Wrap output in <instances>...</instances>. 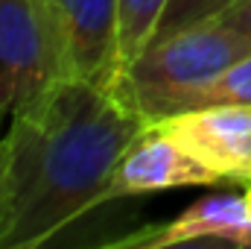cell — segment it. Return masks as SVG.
Here are the masks:
<instances>
[{
    "label": "cell",
    "instance_id": "8fae6325",
    "mask_svg": "<svg viewBox=\"0 0 251 249\" xmlns=\"http://www.w3.org/2000/svg\"><path fill=\"white\" fill-rule=\"evenodd\" d=\"M216 21H222L225 27L243 32L246 38H251V0H234L225 12L216 15Z\"/></svg>",
    "mask_w": 251,
    "mask_h": 249
},
{
    "label": "cell",
    "instance_id": "8992f818",
    "mask_svg": "<svg viewBox=\"0 0 251 249\" xmlns=\"http://www.w3.org/2000/svg\"><path fill=\"white\" fill-rule=\"evenodd\" d=\"M216 182L222 179L213 170H207L170 129H164L161 124H149L123 153L108 187V199Z\"/></svg>",
    "mask_w": 251,
    "mask_h": 249
},
{
    "label": "cell",
    "instance_id": "52a82bcc",
    "mask_svg": "<svg viewBox=\"0 0 251 249\" xmlns=\"http://www.w3.org/2000/svg\"><path fill=\"white\" fill-rule=\"evenodd\" d=\"M199 241H219L251 247V205L249 196H204L187 211H181L173 223L158 226L155 232H140L134 238H123L120 244L140 247H176V244H199Z\"/></svg>",
    "mask_w": 251,
    "mask_h": 249
},
{
    "label": "cell",
    "instance_id": "7c38bea8",
    "mask_svg": "<svg viewBox=\"0 0 251 249\" xmlns=\"http://www.w3.org/2000/svg\"><path fill=\"white\" fill-rule=\"evenodd\" d=\"M246 196H249V205H251V185H249V193H246Z\"/></svg>",
    "mask_w": 251,
    "mask_h": 249
},
{
    "label": "cell",
    "instance_id": "3957f363",
    "mask_svg": "<svg viewBox=\"0 0 251 249\" xmlns=\"http://www.w3.org/2000/svg\"><path fill=\"white\" fill-rule=\"evenodd\" d=\"M59 79L111 88L120 79L117 0H38Z\"/></svg>",
    "mask_w": 251,
    "mask_h": 249
},
{
    "label": "cell",
    "instance_id": "5b68a950",
    "mask_svg": "<svg viewBox=\"0 0 251 249\" xmlns=\"http://www.w3.org/2000/svg\"><path fill=\"white\" fill-rule=\"evenodd\" d=\"M222 182L251 185V106L228 103L158 121Z\"/></svg>",
    "mask_w": 251,
    "mask_h": 249
},
{
    "label": "cell",
    "instance_id": "7a4b0ae2",
    "mask_svg": "<svg viewBox=\"0 0 251 249\" xmlns=\"http://www.w3.org/2000/svg\"><path fill=\"white\" fill-rule=\"evenodd\" d=\"M249 53L251 38L210 18L161 41H149L114 85L149 124H158L178 115L196 88Z\"/></svg>",
    "mask_w": 251,
    "mask_h": 249
},
{
    "label": "cell",
    "instance_id": "ba28073f",
    "mask_svg": "<svg viewBox=\"0 0 251 249\" xmlns=\"http://www.w3.org/2000/svg\"><path fill=\"white\" fill-rule=\"evenodd\" d=\"M117 3H120L117 56H120V73H123L140 56V50L149 44L170 0H117Z\"/></svg>",
    "mask_w": 251,
    "mask_h": 249
},
{
    "label": "cell",
    "instance_id": "277c9868",
    "mask_svg": "<svg viewBox=\"0 0 251 249\" xmlns=\"http://www.w3.org/2000/svg\"><path fill=\"white\" fill-rule=\"evenodd\" d=\"M59 79L38 0H0V124Z\"/></svg>",
    "mask_w": 251,
    "mask_h": 249
},
{
    "label": "cell",
    "instance_id": "30bf717a",
    "mask_svg": "<svg viewBox=\"0 0 251 249\" xmlns=\"http://www.w3.org/2000/svg\"><path fill=\"white\" fill-rule=\"evenodd\" d=\"M231 3L234 0H170L149 41H161V38H167V35H173L178 30H187L193 24L210 21L219 12H225Z\"/></svg>",
    "mask_w": 251,
    "mask_h": 249
},
{
    "label": "cell",
    "instance_id": "9c48e42d",
    "mask_svg": "<svg viewBox=\"0 0 251 249\" xmlns=\"http://www.w3.org/2000/svg\"><path fill=\"white\" fill-rule=\"evenodd\" d=\"M228 103L251 106V53L246 59H240L237 64H231L228 70H222L219 76H213L207 85L196 88L184 100L181 112L207 109V106H228Z\"/></svg>",
    "mask_w": 251,
    "mask_h": 249
},
{
    "label": "cell",
    "instance_id": "6da1fadb",
    "mask_svg": "<svg viewBox=\"0 0 251 249\" xmlns=\"http://www.w3.org/2000/svg\"><path fill=\"white\" fill-rule=\"evenodd\" d=\"M149 121L117 85L56 79L24 103L0 138V249L50 244L108 187Z\"/></svg>",
    "mask_w": 251,
    "mask_h": 249
}]
</instances>
